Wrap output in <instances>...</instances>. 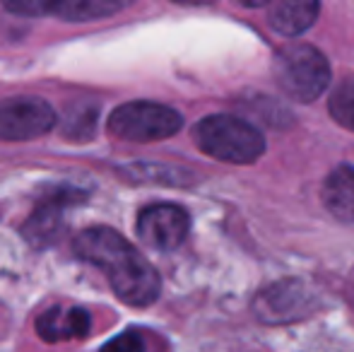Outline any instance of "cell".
Wrapping results in <instances>:
<instances>
[{
  "mask_svg": "<svg viewBox=\"0 0 354 352\" xmlns=\"http://www.w3.org/2000/svg\"><path fill=\"white\" fill-rule=\"evenodd\" d=\"M321 5L308 0H282V3L268 5V22L275 32L284 37H299L313 22H316Z\"/></svg>",
  "mask_w": 354,
  "mask_h": 352,
  "instance_id": "cell-10",
  "label": "cell"
},
{
  "mask_svg": "<svg viewBox=\"0 0 354 352\" xmlns=\"http://www.w3.org/2000/svg\"><path fill=\"white\" fill-rule=\"evenodd\" d=\"M53 126L56 113L41 97L0 99V140H34Z\"/></svg>",
  "mask_w": 354,
  "mask_h": 352,
  "instance_id": "cell-6",
  "label": "cell"
},
{
  "mask_svg": "<svg viewBox=\"0 0 354 352\" xmlns=\"http://www.w3.org/2000/svg\"><path fill=\"white\" fill-rule=\"evenodd\" d=\"M275 82L287 97L301 104L316 102L330 85L328 58L311 44H287L272 61Z\"/></svg>",
  "mask_w": 354,
  "mask_h": 352,
  "instance_id": "cell-3",
  "label": "cell"
},
{
  "mask_svg": "<svg viewBox=\"0 0 354 352\" xmlns=\"http://www.w3.org/2000/svg\"><path fill=\"white\" fill-rule=\"evenodd\" d=\"M326 210L340 222H354V167L340 165L326 176L321 188Z\"/></svg>",
  "mask_w": 354,
  "mask_h": 352,
  "instance_id": "cell-9",
  "label": "cell"
},
{
  "mask_svg": "<svg viewBox=\"0 0 354 352\" xmlns=\"http://www.w3.org/2000/svg\"><path fill=\"white\" fill-rule=\"evenodd\" d=\"M193 140L207 157L227 165H253L266 152V138L239 116L214 113L193 128Z\"/></svg>",
  "mask_w": 354,
  "mask_h": 352,
  "instance_id": "cell-2",
  "label": "cell"
},
{
  "mask_svg": "<svg viewBox=\"0 0 354 352\" xmlns=\"http://www.w3.org/2000/svg\"><path fill=\"white\" fill-rule=\"evenodd\" d=\"M102 352H145V340L138 331H126V333L109 340Z\"/></svg>",
  "mask_w": 354,
  "mask_h": 352,
  "instance_id": "cell-16",
  "label": "cell"
},
{
  "mask_svg": "<svg viewBox=\"0 0 354 352\" xmlns=\"http://www.w3.org/2000/svg\"><path fill=\"white\" fill-rule=\"evenodd\" d=\"M92 328V319L84 309H63L51 306L37 319V333L46 343H61V340L84 338Z\"/></svg>",
  "mask_w": 354,
  "mask_h": 352,
  "instance_id": "cell-8",
  "label": "cell"
},
{
  "mask_svg": "<svg viewBox=\"0 0 354 352\" xmlns=\"http://www.w3.org/2000/svg\"><path fill=\"white\" fill-rule=\"evenodd\" d=\"M128 0H63V3L48 5V15H58L68 22H89V19H104L128 8Z\"/></svg>",
  "mask_w": 354,
  "mask_h": 352,
  "instance_id": "cell-11",
  "label": "cell"
},
{
  "mask_svg": "<svg viewBox=\"0 0 354 352\" xmlns=\"http://www.w3.org/2000/svg\"><path fill=\"white\" fill-rule=\"evenodd\" d=\"M191 217L181 205L154 203L138 215V237L154 251H174L186 241Z\"/></svg>",
  "mask_w": 354,
  "mask_h": 352,
  "instance_id": "cell-7",
  "label": "cell"
},
{
  "mask_svg": "<svg viewBox=\"0 0 354 352\" xmlns=\"http://www.w3.org/2000/svg\"><path fill=\"white\" fill-rule=\"evenodd\" d=\"M126 172L131 174V178L142 183H162V186H188V183H193L191 172L169 165H131Z\"/></svg>",
  "mask_w": 354,
  "mask_h": 352,
  "instance_id": "cell-13",
  "label": "cell"
},
{
  "mask_svg": "<svg viewBox=\"0 0 354 352\" xmlns=\"http://www.w3.org/2000/svg\"><path fill=\"white\" fill-rule=\"evenodd\" d=\"M73 251L84 263L97 266L106 275L113 295L131 306H149L157 302L162 280L154 266L116 230L89 227L73 241Z\"/></svg>",
  "mask_w": 354,
  "mask_h": 352,
  "instance_id": "cell-1",
  "label": "cell"
},
{
  "mask_svg": "<svg viewBox=\"0 0 354 352\" xmlns=\"http://www.w3.org/2000/svg\"><path fill=\"white\" fill-rule=\"evenodd\" d=\"M183 118L176 109L157 102H128L109 116V133L118 140L154 142L176 136Z\"/></svg>",
  "mask_w": 354,
  "mask_h": 352,
  "instance_id": "cell-4",
  "label": "cell"
},
{
  "mask_svg": "<svg viewBox=\"0 0 354 352\" xmlns=\"http://www.w3.org/2000/svg\"><path fill=\"white\" fill-rule=\"evenodd\" d=\"M328 111L333 121L354 133V75H347L328 99Z\"/></svg>",
  "mask_w": 354,
  "mask_h": 352,
  "instance_id": "cell-14",
  "label": "cell"
},
{
  "mask_svg": "<svg viewBox=\"0 0 354 352\" xmlns=\"http://www.w3.org/2000/svg\"><path fill=\"white\" fill-rule=\"evenodd\" d=\"M94 123H97V109L84 104L82 111L75 109V113L71 111V116H66L63 131H66V138H71V140H87L94 133Z\"/></svg>",
  "mask_w": 354,
  "mask_h": 352,
  "instance_id": "cell-15",
  "label": "cell"
},
{
  "mask_svg": "<svg viewBox=\"0 0 354 352\" xmlns=\"http://www.w3.org/2000/svg\"><path fill=\"white\" fill-rule=\"evenodd\" d=\"M316 309V295L301 280H280L275 285L266 287L253 299V314L263 324H292V321L306 319Z\"/></svg>",
  "mask_w": 354,
  "mask_h": 352,
  "instance_id": "cell-5",
  "label": "cell"
},
{
  "mask_svg": "<svg viewBox=\"0 0 354 352\" xmlns=\"http://www.w3.org/2000/svg\"><path fill=\"white\" fill-rule=\"evenodd\" d=\"M61 222H63L61 198L58 196L48 198V201H44L27 220V225H24V237L37 246L51 244L58 232H61Z\"/></svg>",
  "mask_w": 354,
  "mask_h": 352,
  "instance_id": "cell-12",
  "label": "cell"
}]
</instances>
